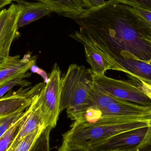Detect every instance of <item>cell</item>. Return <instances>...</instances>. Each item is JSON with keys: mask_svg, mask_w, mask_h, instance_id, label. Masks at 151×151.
Wrapping results in <instances>:
<instances>
[{"mask_svg": "<svg viewBox=\"0 0 151 151\" xmlns=\"http://www.w3.org/2000/svg\"><path fill=\"white\" fill-rule=\"evenodd\" d=\"M132 8L117 2L109 4L97 21L96 35L115 57L148 63L151 59V29Z\"/></svg>", "mask_w": 151, "mask_h": 151, "instance_id": "6da1fadb", "label": "cell"}, {"mask_svg": "<svg viewBox=\"0 0 151 151\" xmlns=\"http://www.w3.org/2000/svg\"><path fill=\"white\" fill-rule=\"evenodd\" d=\"M94 83L90 69L70 65L62 78L61 112L66 110L68 118L73 121L81 119L92 106L91 91Z\"/></svg>", "mask_w": 151, "mask_h": 151, "instance_id": "7a4b0ae2", "label": "cell"}, {"mask_svg": "<svg viewBox=\"0 0 151 151\" xmlns=\"http://www.w3.org/2000/svg\"><path fill=\"white\" fill-rule=\"evenodd\" d=\"M150 120L135 122L106 120L91 123L74 122L70 130L63 135L62 144L88 148L121 133L148 127Z\"/></svg>", "mask_w": 151, "mask_h": 151, "instance_id": "3957f363", "label": "cell"}, {"mask_svg": "<svg viewBox=\"0 0 151 151\" xmlns=\"http://www.w3.org/2000/svg\"><path fill=\"white\" fill-rule=\"evenodd\" d=\"M70 35L84 46L86 61L93 75H104L108 70L126 73L125 69L116 61L115 55L102 44L78 31Z\"/></svg>", "mask_w": 151, "mask_h": 151, "instance_id": "277c9868", "label": "cell"}, {"mask_svg": "<svg viewBox=\"0 0 151 151\" xmlns=\"http://www.w3.org/2000/svg\"><path fill=\"white\" fill-rule=\"evenodd\" d=\"M61 71L57 64L52 68L47 81L39 92L41 109L46 127L56 126L61 112Z\"/></svg>", "mask_w": 151, "mask_h": 151, "instance_id": "5b68a950", "label": "cell"}, {"mask_svg": "<svg viewBox=\"0 0 151 151\" xmlns=\"http://www.w3.org/2000/svg\"><path fill=\"white\" fill-rule=\"evenodd\" d=\"M95 84L115 97L143 106L151 107V99L135 80H121L102 75H93Z\"/></svg>", "mask_w": 151, "mask_h": 151, "instance_id": "8992f818", "label": "cell"}, {"mask_svg": "<svg viewBox=\"0 0 151 151\" xmlns=\"http://www.w3.org/2000/svg\"><path fill=\"white\" fill-rule=\"evenodd\" d=\"M20 13L17 4L0 10V66L9 57L12 44L18 35Z\"/></svg>", "mask_w": 151, "mask_h": 151, "instance_id": "52a82bcc", "label": "cell"}, {"mask_svg": "<svg viewBox=\"0 0 151 151\" xmlns=\"http://www.w3.org/2000/svg\"><path fill=\"white\" fill-rule=\"evenodd\" d=\"M39 92L34 96L32 103L25 111L20 121L17 134L9 149H14L27 136L38 129L47 127L41 109Z\"/></svg>", "mask_w": 151, "mask_h": 151, "instance_id": "ba28073f", "label": "cell"}, {"mask_svg": "<svg viewBox=\"0 0 151 151\" xmlns=\"http://www.w3.org/2000/svg\"><path fill=\"white\" fill-rule=\"evenodd\" d=\"M43 83L26 89L22 88L13 93L9 92L0 99V119L20 111H25L30 105L34 96L39 93Z\"/></svg>", "mask_w": 151, "mask_h": 151, "instance_id": "9c48e42d", "label": "cell"}, {"mask_svg": "<svg viewBox=\"0 0 151 151\" xmlns=\"http://www.w3.org/2000/svg\"><path fill=\"white\" fill-rule=\"evenodd\" d=\"M148 127L121 133L92 145L89 149L91 151H113L134 148L143 141Z\"/></svg>", "mask_w": 151, "mask_h": 151, "instance_id": "30bf717a", "label": "cell"}, {"mask_svg": "<svg viewBox=\"0 0 151 151\" xmlns=\"http://www.w3.org/2000/svg\"><path fill=\"white\" fill-rule=\"evenodd\" d=\"M36 56L26 54L23 58L20 56H10L0 66V87L19 78L29 77L31 73L27 72L35 64Z\"/></svg>", "mask_w": 151, "mask_h": 151, "instance_id": "8fae6325", "label": "cell"}, {"mask_svg": "<svg viewBox=\"0 0 151 151\" xmlns=\"http://www.w3.org/2000/svg\"><path fill=\"white\" fill-rule=\"evenodd\" d=\"M17 4L20 9L18 29L45 16H50L53 12L49 6L43 2H30L24 1Z\"/></svg>", "mask_w": 151, "mask_h": 151, "instance_id": "7c38bea8", "label": "cell"}, {"mask_svg": "<svg viewBox=\"0 0 151 151\" xmlns=\"http://www.w3.org/2000/svg\"><path fill=\"white\" fill-rule=\"evenodd\" d=\"M115 59L125 69L129 78L151 85V63L119 56H116Z\"/></svg>", "mask_w": 151, "mask_h": 151, "instance_id": "4fadbf2b", "label": "cell"}, {"mask_svg": "<svg viewBox=\"0 0 151 151\" xmlns=\"http://www.w3.org/2000/svg\"><path fill=\"white\" fill-rule=\"evenodd\" d=\"M53 12L75 19L85 12L81 0H43Z\"/></svg>", "mask_w": 151, "mask_h": 151, "instance_id": "5bb4252c", "label": "cell"}, {"mask_svg": "<svg viewBox=\"0 0 151 151\" xmlns=\"http://www.w3.org/2000/svg\"><path fill=\"white\" fill-rule=\"evenodd\" d=\"M22 117L0 137V151H7L10 147L17 134Z\"/></svg>", "mask_w": 151, "mask_h": 151, "instance_id": "9a60e30c", "label": "cell"}, {"mask_svg": "<svg viewBox=\"0 0 151 151\" xmlns=\"http://www.w3.org/2000/svg\"><path fill=\"white\" fill-rule=\"evenodd\" d=\"M52 129L50 127L45 128L29 151H50V140Z\"/></svg>", "mask_w": 151, "mask_h": 151, "instance_id": "2e32d148", "label": "cell"}, {"mask_svg": "<svg viewBox=\"0 0 151 151\" xmlns=\"http://www.w3.org/2000/svg\"><path fill=\"white\" fill-rule=\"evenodd\" d=\"M44 129H38L23 138L13 149H9L8 151H29L38 137Z\"/></svg>", "mask_w": 151, "mask_h": 151, "instance_id": "e0dca14e", "label": "cell"}, {"mask_svg": "<svg viewBox=\"0 0 151 151\" xmlns=\"http://www.w3.org/2000/svg\"><path fill=\"white\" fill-rule=\"evenodd\" d=\"M25 111H20L0 119V137L24 114Z\"/></svg>", "mask_w": 151, "mask_h": 151, "instance_id": "ac0fdd59", "label": "cell"}, {"mask_svg": "<svg viewBox=\"0 0 151 151\" xmlns=\"http://www.w3.org/2000/svg\"><path fill=\"white\" fill-rule=\"evenodd\" d=\"M24 78H25L19 77L0 87V99L3 97L5 93H7L10 90L15 86L19 85L22 87H24L29 86L31 84V83L24 80Z\"/></svg>", "mask_w": 151, "mask_h": 151, "instance_id": "d6986e66", "label": "cell"}, {"mask_svg": "<svg viewBox=\"0 0 151 151\" xmlns=\"http://www.w3.org/2000/svg\"><path fill=\"white\" fill-rule=\"evenodd\" d=\"M133 8H138L151 12V0H114Z\"/></svg>", "mask_w": 151, "mask_h": 151, "instance_id": "ffe728a7", "label": "cell"}, {"mask_svg": "<svg viewBox=\"0 0 151 151\" xmlns=\"http://www.w3.org/2000/svg\"><path fill=\"white\" fill-rule=\"evenodd\" d=\"M134 13L140 17L151 29V12L138 8H132Z\"/></svg>", "mask_w": 151, "mask_h": 151, "instance_id": "44dd1931", "label": "cell"}, {"mask_svg": "<svg viewBox=\"0 0 151 151\" xmlns=\"http://www.w3.org/2000/svg\"><path fill=\"white\" fill-rule=\"evenodd\" d=\"M83 7L86 9H92L104 5L105 0H81Z\"/></svg>", "mask_w": 151, "mask_h": 151, "instance_id": "7402d4cb", "label": "cell"}, {"mask_svg": "<svg viewBox=\"0 0 151 151\" xmlns=\"http://www.w3.org/2000/svg\"><path fill=\"white\" fill-rule=\"evenodd\" d=\"M58 151H91L88 147L79 145H69L62 144Z\"/></svg>", "mask_w": 151, "mask_h": 151, "instance_id": "603a6c76", "label": "cell"}, {"mask_svg": "<svg viewBox=\"0 0 151 151\" xmlns=\"http://www.w3.org/2000/svg\"><path fill=\"white\" fill-rule=\"evenodd\" d=\"M134 151H151V140L142 142L138 145L133 148Z\"/></svg>", "mask_w": 151, "mask_h": 151, "instance_id": "cb8c5ba5", "label": "cell"}, {"mask_svg": "<svg viewBox=\"0 0 151 151\" xmlns=\"http://www.w3.org/2000/svg\"><path fill=\"white\" fill-rule=\"evenodd\" d=\"M138 81L139 82L141 88L144 92L151 99V85L142 81Z\"/></svg>", "mask_w": 151, "mask_h": 151, "instance_id": "d4e9b609", "label": "cell"}, {"mask_svg": "<svg viewBox=\"0 0 151 151\" xmlns=\"http://www.w3.org/2000/svg\"><path fill=\"white\" fill-rule=\"evenodd\" d=\"M11 3H12V1L10 0H0V10Z\"/></svg>", "mask_w": 151, "mask_h": 151, "instance_id": "484cf974", "label": "cell"}, {"mask_svg": "<svg viewBox=\"0 0 151 151\" xmlns=\"http://www.w3.org/2000/svg\"><path fill=\"white\" fill-rule=\"evenodd\" d=\"M12 2V1H14L16 2L17 3H19L22 2L24 1H25V0H10ZM36 1H42L43 2V0H36Z\"/></svg>", "mask_w": 151, "mask_h": 151, "instance_id": "4316f807", "label": "cell"}, {"mask_svg": "<svg viewBox=\"0 0 151 151\" xmlns=\"http://www.w3.org/2000/svg\"><path fill=\"white\" fill-rule=\"evenodd\" d=\"M113 151H134V150H133V148H132L130 149H124V150H117Z\"/></svg>", "mask_w": 151, "mask_h": 151, "instance_id": "83f0119b", "label": "cell"}, {"mask_svg": "<svg viewBox=\"0 0 151 151\" xmlns=\"http://www.w3.org/2000/svg\"></svg>", "mask_w": 151, "mask_h": 151, "instance_id": "f1b7e54d", "label": "cell"}]
</instances>
